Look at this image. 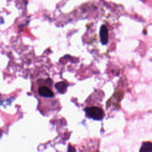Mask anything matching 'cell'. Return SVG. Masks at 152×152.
Instances as JSON below:
<instances>
[{"label":"cell","instance_id":"cell-4","mask_svg":"<svg viewBox=\"0 0 152 152\" xmlns=\"http://www.w3.org/2000/svg\"><path fill=\"white\" fill-rule=\"evenodd\" d=\"M55 89L61 93H64L67 90V84L64 81L58 82L55 85Z\"/></svg>","mask_w":152,"mask_h":152},{"label":"cell","instance_id":"cell-3","mask_svg":"<svg viewBox=\"0 0 152 152\" xmlns=\"http://www.w3.org/2000/svg\"><path fill=\"white\" fill-rule=\"evenodd\" d=\"M100 42L103 45H106L109 41V32L105 25L101 26L100 29Z\"/></svg>","mask_w":152,"mask_h":152},{"label":"cell","instance_id":"cell-5","mask_svg":"<svg viewBox=\"0 0 152 152\" xmlns=\"http://www.w3.org/2000/svg\"><path fill=\"white\" fill-rule=\"evenodd\" d=\"M140 151L152 152V143L144 142L142 144Z\"/></svg>","mask_w":152,"mask_h":152},{"label":"cell","instance_id":"cell-2","mask_svg":"<svg viewBox=\"0 0 152 152\" xmlns=\"http://www.w3.org/2000/svg\"><path fill=\"white\" fill-rule=\"evenodd\" d=\"M85 111L89 118L95 120H101L104 117V112L101 108L98 107H87L85 109Z\"/></svg>","mask_w":152,"mask_h":152},{"label":"cell","instance_id":"cell-1","mask_svg":"<svg viewBox=\"0 0 152 152\" xmlns=\"http://www.w3.org/2000/svg\"><path fill=\"white\" fill-rule=\"evenodd\" d=\"M36 95L42 99L55 100V94L53 91L52 82L50 79H40L36 84Z\"/></svg>","mask_w":152,"mask_h":152}]
</instances>
